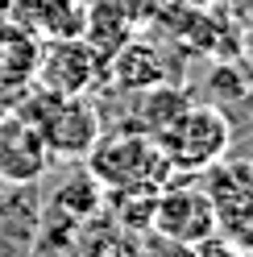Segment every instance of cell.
<instances>
[{
  "label": "cell",
  "mask_w": 253,
  "mask_h": 257,
  "mask_svg": "<svg viewBox=\"0 0 253 257\" xmlns=\"http://www.w3.org/2000/svg\"><path fill=\"white\" fill-rule=\"evenodd\" d=\"M162 158L175 174H199L216 166L232 146V124L212 104H187L162 133H154Z\"/></svg>",
  "instance_id": "6da1fadb"
},
{
  "label": "cell",
  "mask_w": 253,
  "mask_h": 257,
  "mask_svg": "<svg viewBox=\"0 0 253 257\" xmlns=\"http://www.w3.org/2000/svg\"><path fill=\"white\" fill-rule=\"evenodd\" d=\"M87 174L96 179L104 191L112 187H133V183H154L162 187L170 183V162L162 158L158 150V141L150 133H141V128H120V133H100L96 146L87 150Z\"/></svg>",
  "instance_id": "7a4b0ae2"
},
{
  "label": "cell",
  "mask_w": 253,
  "mask_h": 257,
  "mask_svg": "<svg viewBox=\"0 0 253 257\" xmlns=\"http://www.w3.org/2000/svg\"><path fill=\"white\" fill-rule=\"evenodd\" d=\"M21 116L38 128L46 150L58 158H87V150L104 133L100 108L87 95H54L38 87V100H29L21 108Z\"/></svg>",
  "instance_id": "3957f363"
},
{
  "label": "cell",
  "mask_w": 253,
  "mask_h": 257,
  "mask_svg": "<svg viewBox=\"0 0 253 257\" xmlns=\"http://www.w3.org/2000/svg\"><path fill=\"white\" fill-rule=\"evenodd\" d=\"M100 71H104V58L75 34L46 42L38 50V62H34L38 87L54 91V95H87L91 83L100 79Z\"/></svg>",
  "instance_id": "277c9868"
},
{
  "label": "cell",
  "mask_w": 253,
  "mask_h": 257,
  "mask_svg": "<svg viewBox=\"0 0 253 257\" xmlns=\"http://www.w3.org/2000/svg\"><path fill=\"white\" fill-rule=\"evenodd\" d=\"M150 232L179 240V245H195V240L216 232V212L203 187H187V183H162L154 199V224Z\"/></svg>",
  "instance_id": "5b68a950"
},
{
  "label": "cell",
  "mask_w": 253,
  "mask_h": 257,
  "mask_svg": "<svg viewBox=\"0 0 253 257\" xmlns=\"http://www.w3.org/2000/svg\"><path fill=\"white\" fill-rule=\"evenodd\" d=\"M216 212V232L236 240L245 249L249 236V207H253V187H249V166L245 162H224L220 158L216 166H208V183H203Z\"/></svg>",
  "instance_id": "8992f818"
},
{
  "label": "cell",
  "mask_w": 253,
  "mask_h": 257,
  "mask_svg": "<svg viewBox=\"0 0 253 257\" xmlns=\"http://www.w3.org/2000/svg\"><path fill=\"white\" fill-rule=\"evenodd\" d=\"M50 150L34 124L21 112H5L0 116V179L13 187H34L46 166H50Z\"/></svg>",
  "instance_id": "52a82bcc"
},
{
  "label": "cell",
  "mask_w": 253,
  "mask_h": 257,
  "mask_svg": "<svg viewBox=\"0 0 253 257\" xmlns=\"http://www.w3.org/2000/svg\"><path fill=\"white\" fill-rule=\"evenodd\" d=\"M104 67H108V75H112V83L120 91H129V95L146 91L154 83H166L162 54H158L154 46H141V42H124L120 50H112V54L104 58Z\"/></svg>",
  "instance_id": "ba28073f"
},
{
  "label": "cell",
  "mask_w": 253,
  "mask_h": 257,
  "mask_svg": "<svg viewBox=\"0 0 253 257\" xmlns=\"http://www.w3.org/2000/svg\"><path fill=\"white\" fill-rule=\"evenodd\" d=\"M191 104L187 100V91L183 87H175L166 79V83H154V87H146V91H137V100H133V124L129 128H141V133H162V128L179 116V112Z\"/></svg>",
  "instance_id": "9c48e42d"
},
{
  "label": "cell",
  "mask_w": 253,
  "mask_h": 257,
  "mask_svg": "<svg viewBox=\"0 0 253 257\" xmlns=\"http://www.w3.org/2000/svg\"><path fill=\"white\" fill-rule=\"evenodd\" d=\"M133 29H137V25L124 17L112 0H100V5H91V9L83 13V42H87L100 58H108L112 50H120V46L133 38Z\"/></svg>",
  "instance_id": "30bf717a"
},
{
  "label": "cell",
  "mask_w": 253,
  "mask_h": 257,
  "mask_svg": "<svg viewBox=\"0 0 253 257\" xmlns=\"http://www.w3.org/2000/svg\"><path fill=\"white\" fill-rule=\"evenodd\" d=\"M100 203H104V187L91 179L87 170L83 174H71V179L54 191V212L67 216L71 224H87L91 216L100 212Z\"/></svg>",
  "instance_id": "8fae6325"
},
{
  "label": "cell",
  "mask_w": 253,
  "mask_h": 257,
  "mask_svg": "<svg viewBox=\"0 0 253 257\" xmlns=\"http://www.w3.org/2000/svg\"><path fill=\"white\" fill-rule=\"evenodd\" d=\"M112 212L116 224L124 232H150L154 224V199H158V187L154 183H133V187H112Z\"/></svg>",
  "instance_id": "7c38bea8"
},
{
  "label": "cell",
  "mask_w": 253,
  "mask_h": 257,
  "mask_svg": "<svg viewBox=\"0 0 253 257\" xmlns=\"http://www.w3.org/2000/svg\"><path fill=\"white\" fill-rule=\"evenodd\" d=\"M191 257H245V249L236 245V240L212 232V236H203V240H195V245H191Z\"/></svg>",
  "instance_id": "4fadbf2b"
}]
</instances>
